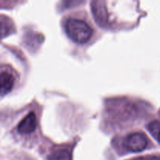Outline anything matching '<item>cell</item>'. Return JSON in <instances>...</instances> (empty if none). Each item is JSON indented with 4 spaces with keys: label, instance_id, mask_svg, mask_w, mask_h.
<instances>
[{
    "label": "cell",
    "instance_id": "obj_3",
    "mask_svg": "<svg viewBox=\"0 0 160 160\" xmlns=\"http://www.w3.org/2000/svg\"><path fill=\"white\" fill-rule=\"evenodd\" d=\"M37 126V119L34 112H30L17 126L19 133L23 134H31L35 130Z\"/></svg>",
    "mask_w": 160,
    "mask_h": 160
},
{
    "label": "cell",
    "instance_id": "obj_5",
    "mask_svg": "<svg viewBox=\"0 0 160 160\" xmlns=\"http://www.w3.org/2000/svg\"><path fill=\"white\" fill-rule=\"evenodd\" d=\"M50 160H71V155L67 150L54 151L49 156Z\"/></svg>",
    "mask_w": 160,
    "mask_h": 160
},
{
    "label": "cell",
    "instance_id": "obj_1",
    "mask_svg": "<svg viewBox=\"0 0 160 160\" xmlns=\"http://www.w3.org/2000/svg\"><path fill=\"white\" fill-rule=\"evenodd\" d=\"M65 29L69 37L78 43L88 42L92 34V29L85 21L79 19L70 18L67 20Z\"/></svg>",
    "mask_w": 160,
    "mask_h": 160
},
{
    "label": "cell",
    "instance_id": "obj_6",
    "mask_svg": "<svg viewBox=\"0 0 160 160\" xmlns=\"http://www.w3.org/2000/svg\"><path fill=\"white\" fill-rule=\"evenodd\" d=\"M148 130L152 135L160 143V123L158 121H152L148 125Z\"/></svg>",
    "mask_w": 160,
    "mask_h": 160
},
{
    "label": "cell",
    "instance_id": "obj_7",
    "mask_svg": "<svg viewBox=\"0 0 160 160\" xmlns=\"http://www.w3.org/2000/svg\"><path fill=\"white\" fill-rule=\"evenodd\" d=\"M134 160H160V158L156 156H146L142 157L136 158Z\"/></svg>",
    "mask_w": 160,
    "mask_h": 160
},
{
    "label": "cell",
    "instance_id": "obj_2",
    "mask_svg": "<svg viewBox=\"0 0 160 160\" xmlns=\"http://www.w3.org/2000/svg\"><path fill=\"white\" fill-rule=\"evenodd\" d=\"M125 146L132 152H141L144 150L148 144L146 136L142 133H132L125 138Z\"/></svg>",
    "mask_w": 160,
    "mask_h": 160
},
{
    "label": "cell",
    "instance_id": "obj_4",
    "mask_svg": "<svg viewBox=\"0 0 160 160\" xmlns=\"http://www.w3.org/2000/svg\"><path fill=\"white\" fill-rule=\"evenodd\" d=\"M14 84V77L9 72L4 70L0 74V93L2 95L7 94L11 91Z\"/></svg>",
    "mask_w": 160,
    "mask_h": 160
},
{
    "label": "cell",
    "instance_id": "obj_8",
    "mask_svg": "<svg viewBox=\"0 0 160 160\" xmlns=\"http://www.w3.org/2000/svg\"><path fill=\"white\" fill-rule=\"evenodd\" d=\"M159 114H160V111H159Z\"/></svg>",
    "mask_w": 160,
    "mask_h": 160
}]
</instances>
